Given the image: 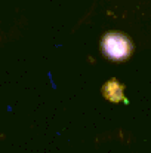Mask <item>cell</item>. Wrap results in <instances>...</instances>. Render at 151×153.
<instances>
[{
	"instance_id": "1",
	"label": "cell",
	"mask_w": 151,
	"mask_h": 153,
	"mask_svg": "<svg viewBox=\"0 0 151 153\" xmlns=\"http://www.w3.org/2000/svg\"><path fill=\"white\" fill-rule=\"evenodd\" d=\"M101 48H102L104 55L113 61L127 59L132 53V49H133L130 39L122 33H117V31L107 33L102 39Z\"/></svg>"
}]
</instances>
